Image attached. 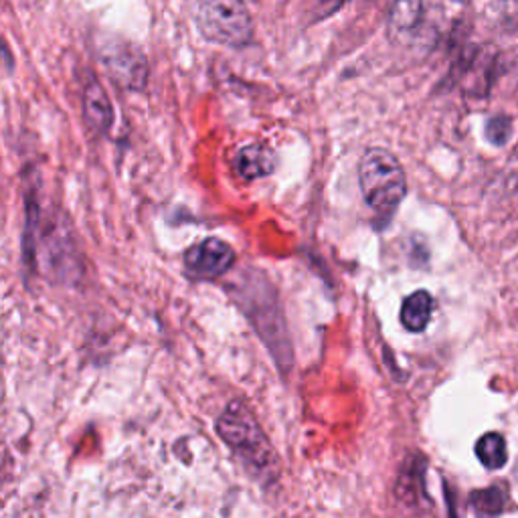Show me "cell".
I'll use <instances>...</instances> for the list:
<instances>
[{
    "mask_svg": "<svg viewBox=\"0 0 518 518\" xmlns=\"http://www.w3.org/2000/svg\"><path fill=\"white\" fill-rule=\"evenodd\" d=\"M217 434L259 482H274L278 476L276 452L262 425L241 401H231L217 419Z\"/></svg>",
    "mask_w": 518,
    "mask_h": 518,
    "instance_id": "6da1fadb",
    "label": "cell"
},
{
    "mask_svg": "<svg viewBox=\"0 0 518 518\" xmlns=\"http://www.w3.org/2000/svg\"><path fill=\"white\" fill-rule=\"evenodd\" d=\"M359 185L367 205L383 217H391L407 193L405 170L387 148H369L359 164Z\"/></svg>",
    "mask_w": 518,
    "mask_h": 518,
    "instance_id": "7a4b0ae2",
    "label": "cell"
},
{
    "mask_svg": "<svg viewBox=\"0 0 518 518\" xmlns=\"http://www.w3.org/2000/svg\"><path fill=\"white\" fill-rule=\"evenodd\" d=\"M193 17L205 39L243 47L253 37L251 15L243 0H193Z\"/></svg>",
    "mask_w": 518,
    "mask_h": 518,
    "instance_id": "3957f363",
    "label": "cell"
},
{
    "mask_svg": "<svg viewBox=\"0 0 518 518\" xmlns=\"http://www.w3.org/2000/svg\"><path fill=\"white\" fill-rule=\"evenodd\" d=\"M235 264V251L221 239H205L191 247L185 255V266L195 278H219Z\"/></svg>",
    "mask_w": 518,
    "mask_h": 518,
    "instance_id": "277c9868",
    "label": "cell"
},
{
    "mask_svg": "<svg viewBox=\"0 0 518 518\" xmlns=\"http://www.w3.org/2000/svg\"><path fill=\"white\" fill-rule=\"evenodd\" d=\"M110 75L128 90H142L148 81V61L134 45H112L104 53Z\"/></svg>",
    "mask_w": 518,
    "mask_h": 518,
    "instance_id": "5b68a950",
    "label": "cell"
},
{
    "mask_svg": "<svg viewBox=\"0 0 518 518\" xmlns=\"http://www.w3.org/2000/svg\"><path fill=\"white\" fill-rule=\"evenodd\" d=\"M276 166V158L272 154V150L264 148V146H245L237 152L235 156V170L237 175L245 181H255L268 177L274 172Z\"/></svg>",
    "mask_w": 518,
    "mask_h": 518,
    "instance_id": "8992f818",
    "label": "cell"
},
{
    "mask_svg": "<svg viewBox=\"0 0 518 518\" xmlns=\"http://www.w3.org/2000/svg\"><path fill=\"white\" fill-rule=\"evenodd\" d=\"M83 114L94 130L106 132L112 126V104L98 81H90L83 90Z\"/></svg>",
    "mask_w": 518,
    "mask_h": 518,
    "instance_id": "52a82bcc",
    "label": "cell"
},
{
    "mask_svg": "<svg viewBox=\"0 0 518 518\" xmlns=\"http://www.w3.org/2000/svg\"><path fill=\"white\" fill-rule=\"evenodd\" d=\"M434 314V298L427 290H417L403 300L401 324L409 332H423Z\"/></svg>",
    "mask_w": 518,
    "mask_h": 518,
    "instance_id": "ba28073f",
    "label": "cell"
},
{
    "mask_svg": "<svg viewBox=\"0 0 518 518\" xmlns=\"http://www.w3.org/2000/svg\"><path fill=\"white\" fill-rule=\"evenodd\" d=\"M476 456L480 460V464L488 470H500L506 466L508 462V454H506V442L496 431H490V434H484L478 444H476Z\"/></svg>",
    "mask_w": 518,
    "mask_h": 518,
    "instance_id": "9c48e42d",
    "label": "cell"
},
{
    "mask_svg": "<svg viewBox=\"0 0 518 518\" xmlns=\"http://www.w3.org/2000/svg\"><path fill=\"white\" fill-rule=\"evenodd\" d=\"M423 17V0H393L391 25L399 31H411Z\"/></svg>",
    "mask_w": 518,
    "mask_h": 518,
    "instance_id": "30bf717a",
    "label": "cell"
},
{
    "mask_svg": "<svg viewBox=\"0 0 518 518\" xmlns=\"http://www.w3.org/2000/svg\"><path fill=\"white\" fill-rule=\"evenodd\" d=\"M470 506L478 512V514H486V516H494L500 514L504 508V494L500 488L492 486L486 490H478L472 492L470 496Z\"/></svg>",
    "mask_w": 518,
    "mask_h": 518,
    "instance_id": "8fae6325",
    "label": "cell"
},
{
    "mask_svg": "<svg viewBox=\"0 0 518 518\" xmlns=\"http://www.w3.org/2000/svg\"><path fill=\"white\" fill-rule=\"evenodd\" d=\"M510 136V120L504 118V116H496L492 120H488L486 124V138L496 144V146H502L506 144Z\"/></svg>",
    "mask_w": 518,
    "mask_h": 518,
    "instance_id": "7c38bea8",
    "label": "cell"
},
{
    "mask_svg": "<svg viewBox=\"0 0 518 518\" xmlns=\"http://www.w3.org/2000/svg\"><path fill=\"white\" fill-rule=\"evenodd\" d=\"M347 3H349V0H318L316 13H318L320 19H326V17L338 13Z\"/></svg>",
    "mask_w": 518,
    "mask_h": 518,
    "instance_id": "4fadbf2b",
    "label": "cell"
},
{
    "mask_svg": "<svg viewBox=\"0 0 518 518\" xmlns=\"http://www.w3.org/2000/svg\"><path fill=\"white\" fill-rule=\"evenodd\" d=\"M482 5L488 9V11H504L508 5H512V0H482Z\"/></svg>",
    "mask_w": 518,
    "mask_h": 518,
    "instance_id": "5bb4252c",
    "label": "cell"
},
{
    "mask_svg": "<svg viewBox=\"0 0 518 518\" xmlns=\"http://www.w3.org/2000/svg\"><path fill=\"white\" fill-rule=\"evenodd\" d=\"M454 3H464V0H454Z\"/></svg>",
    "mask_w": 518,
    "mask_h": 518,
    "instance_id": "9a60e30c",
    "label": "cell"
}]
</instances>
